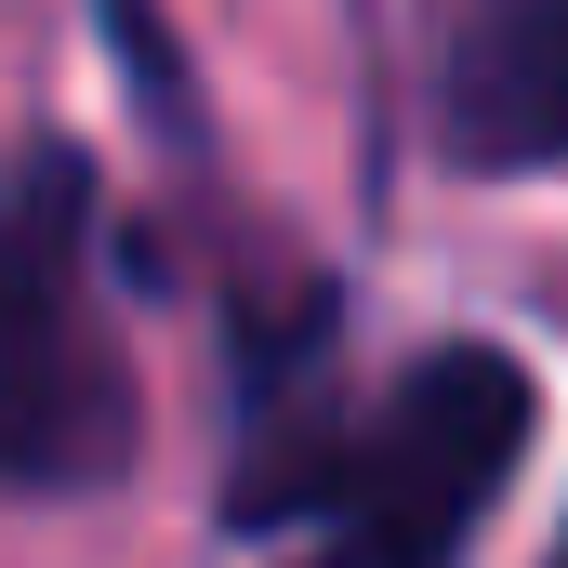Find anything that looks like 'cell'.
<instances>
[{"label": "cell", "mask_w": 568, "mask_h": 568, "mask_svg": "<svg viewBox=\"0 0 568 568\" xmlns=\"http://www.w3.org/2000/svg\"><path fill=\"white\" fill-rule=\"evenodd\" d=\"M449 159L463 172H568V0H503L449 53Z\"/></svg>", "instance_id": "3"}, {"label": "cell", "mask_w": 568, "mask_h": 568, "mask_svg": "<svg viewBox=\"0 0 568 568\" xmlns=\"http://www.w3.org/2000/svg\"><path fill=\"white\" fill-rule=\"evenodd\" d=\"M556 568H568V542H556Z\"/></svg>", "instance_id": "5"}, {"label": "cell", "mask_w": 568, "mask_h": 568, "mask_svg": "<svg viewBox=\"0 0 568 568\" xmlns=\"http://www.w3.org/2000/svg\"><path fill=\"white\" fill-rule=\"evenodd\" d=\"M317 568H357V556H317Z\"/></svg>", "instance_id": "4"}, {"label": "cell", "mask_w": 568, "mask_h": 568, "mask_svg": "<svg viewBox=\"0 0 568 568\" xmlns=\"http://www.w3.org/2000/svg\"><path fill=\"white\" fill-rule=\"evenodd\" d=\"M542 424L529 371L503 344H436L424 371L384 397V424L344 436V556L357 568H436L516 476V449Z\"/></svg>", "instance_id": "2"}, {"label": "cell", "mask_w": 568, "mask_h": 568, "mask_svg": "<svg viewBox=\"0 0 568 568\" xmlns=\"http://www.w3.org/2000/svg\"><path fill=\"white\" fill-rule=\"evenodd\" d=\"M133 436V357L93 317V159L27 145L0 185V489H106Z\"/></svg>", "instance_id": "1"}]
</instances>
